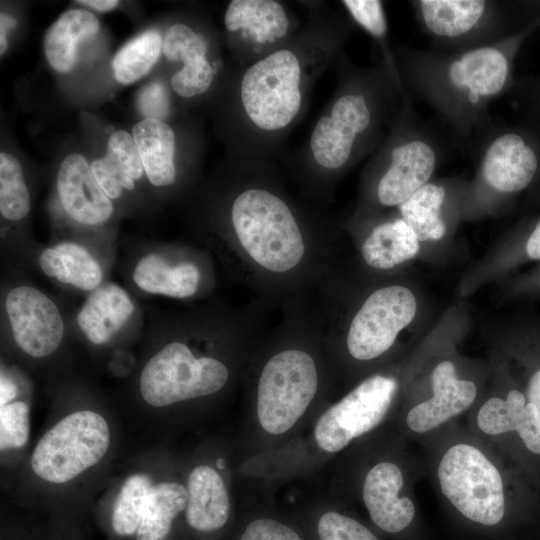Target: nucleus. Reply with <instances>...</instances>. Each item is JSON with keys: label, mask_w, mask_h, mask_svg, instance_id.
Wrapping results in <instances>:
<instances>
[{"label": "nucleus", "mask_w": 540, "mask_h": 540, "mask_svg": "<svg viewBox=\"0 0 540 540\" xmlns=\"http://www.w3.org/2000/svg\"><path fill=\"white\" fill-rule=\"evenodd\" d=\"M324 343H337L357 362L380 358L415 318L412 290L397 282L360 281L338 262L317 287Z\"/></svg>", "instance_id": "39448f33"}, {"label": "nucleus", "mask_w": 540, "mask_h": 540, "mask_svg": "<svg viewBox=\"0 0 540 540\" xmlns=\"http://www.w3.org/2000/svg\"><path fill=\"white\" fill-rule=\"evenodd\" d=\"M138 107L145 118L164 120L171 111V102L166 87L160 82L149 83L138 95Z\"/></svg>", "instance_id": "c9c22d12"}, {"label": "nucleus", "mask_w": 540, "mask_h": 540, "mask_svg": "<svg viewBox=\"0 0 540 540\" xmlns=\"http://www.w3.org/2000/svg\"><path fill=\"white\" fill-rule=\"evenodd\" d=\"M77 3L89 6L97 11L104 12L113 10L120 3L117 0H80Z\"/></svg>", "instance_id": "79ce46f5"}, {"label": "nucleus", "mask_w": 540, "mask_h": 540, "mask_svg": "<svg viewBox=\"0 0 540 540\" xmlns=\"http://www.w3.org/2000/svg\"><path fill=\"white\" fill-rule=\"evenodd\" d=\"M29 436V408L22 401L10 402L0 409L1 450L20 448Z\"/></svg>", "instance_id": "473e14b6"}, {"label": "nucleus", "mask_w": 540, "mask_h": 540, "mask_svg": "<svg viewBox=\"0 0 540 540\" xmlns=\"http://www.w3.org/2000/svg\"><path fill=\"white\" fill-rule=\"evenodd\" d=\"M317 531L320 540H378L358 521L333 511L321 516Z\"/></svg>", "instance_id": "f704fd0d"}, {"label": "nucleus", "mask_w": 540, "mask_h": 540, "mask_svg": "<svg viewBox=\"0 0 540 540\" xmlns=\"http://www.w3.org/2000/svg\"><path fill=\"white\" fill-rule=\"evenodd\" d=\"M100 30L97 17L89 11L72 9L63 12L46 31L43 50L50 67L59 72H70L76 62L79 43Z\"/></svg>", "instance_id": "a878e982"}, {"label": "nucleus", "mask_w": 540, "mask_h": 540, "mask_svg": "<svg viewBox=\"0 0 540 540\" xmlns=\"http://www.w3.org/2000/svg\"><path fill=\"white\" fill-rule=\"evenodd\" d=\"M352 28L348 16L316 6L288 42L238 67L228 108L234 159L273 161L307 110L317 80L344 53Z\"/></svg>", "instance_id": "f03ea898"}, {"label": "nucleus", "mask_w": 540, "mask_h": 540, "mask_svg": "<svg viewBox=\"0 0 540 540\" xmlns=\"http://www.w3.org/2000/svg\"><path fill=\"white\" fill-rule=\"evenodd\" d=\"M109 444V426L100 414L74 412L42 436L32 453L31 467L45 481L65 483L97 464Z\"/></svg>", "instance_id": "9b49d317"}, {"label": "nucleus", "mask_w": 540, "mask_h": 540, "mask_svg": "<svg viewBox=\"0 0 540 540\" xmlns=\"http://www.w3.org/2000/svg\"><path fill=\"white\" fill-rule=\"evenodd\" d=\"M17 394L16 386L5 376H1V407L10 403Z\"/></svg>", "instance_id": "a19ab883"}, {"label": "nucleus", "mask_w": 540, "mask_h": 540, "mask_svg": "<svg viewBox=\"0 0 540 540\" xmlns=\"http://www.w3.org/2000/svg\"><path fill=\"white\" fill-rule=\"evenodd\" d=\"M341 227L355 237L360 258L372 273L390 271L420 251L416 234L398 213L351 216Z\"/></svg>", "instance_id": "2eb2a0df"}, {"label": "nucleus", "mask_w": 540, "mask_h": 540, "mask_svg": "<svg viewBox=\"0 0 540 540\" xmlns=\"http://www.w3.org/2000/svg\"><path fill=\"white\" fill-rule=\"evenodd\" d=\"M163 38L156 30H147L126 43L112 60V72L121 84H131L156 64L162 53Z\"/></svg>", "instance_id": "c756f323"}, {"label": "nucleus", "mask_w": 540, "mask_h": 540, "mask_svg": "<svg viewBox=\"0 0 540 540\" xmlns=\"http://www.w3.org/2000/svg\"><path fill=\"white\" fill-rule=\"evenodd\" d=\"M477 158L476 177L467 189L463 211H493L504 197L518 193L535 178L540 153L526 131L494 123L472 143Z\"/></svg>", "instance_id": "0eeeda50"}, {"label": "nucleus", "mask_w": 540, "mask_h": 540, "mask_svg": "<svg viewBox=\"0 0 540 540\" xmlns=\"http://www.w3.org/2000/svg\"><path fill=\"white\" fill-rule=\"evenodd\" d=\"M56 188L65 213L79 224L102 225L113 215L111 199L100 188L90 164L81 154L72 153L62 160Z\"/></svg>", "instance_id": "f3484780"}, {"label": "nucleus", "mask_w": 540, "mask_h": 540, "mask_svg": "<svg viewBox=\"0 0 540 540\" xmlns=\"http://www.w3.org/2000/svg\"><path fill=\"white\" fill-rule=\"evenodd\" d=\"M203 226L231 277L269 309L308 298L337 263L341 226L293 196L273 161L234 159Z\"/></svg>", "instance_id": "f257e3e1"}, {"label": "nucleus", "mask_w": 540, "mask_h": 540, "mask_svg": "<svg viewBox=\"0 0 540 540\" xmlns=\"http://www.w3.org/2000/svg\"><path fill=\"white\" fill-rule=\"evenodd\" d=\"M397 390L392 376L375 374L363 380L318 419L314 436L319 447L337 452L371 431L385 417Z\"/></svg>", "instance_id": "ddd939ff"}, {"label": "nucleus", "mask_w": 540, "mask_h": 540, "mask_svg": "<svg viewBox=\"0 0 540 540\" xmlns=\"http://www.w3.org/2000/svg\"><path fill=\"white\" fill-rule=\"evenodd\" d=\"M132 137L149 182L157 187L174 185L178 169L173 129L164 120L144 118L133 126Z\"/></svg>", "instance_id": "393cba45"}, {"label": "nucleus", "mask_w": 540, "mask_h": 540, "mask_svg": "<svg viewBox=\"0 0 540 540\" xmlns=\"http://www.w3.org/2000/svg\"><path fill=\"white\" fill-rule=\"evenodd\" d=\"M403 475L392 462H381L370 469L363 485V501L372 521L388 533L407 528L415 517V505L400 497Z\"/></svg>", "instance_id": "412c9836"}, {"label": "nucleus", "mask_w": 540, "mask_h": 540, "mask_svg": "<svg viewBox=\"0 0 540 540\" xmlns=\"http://www.w3.org/2000/svg\"><path fill=\"white\" fill-rule=\"evenodd\" d=\"M162 53L167 60L182 66L170 79L172 90L183 99L207 93L218 72V65L209 59L206 36L188 24H172L165 32Z\"/></svg>", "instance_id": "dca6fc26"}, {"label": "nucleus", "mask_w": 540, "mask_h": 540, "mask_svg": "<svg viewBox=\"0 0 540 540\" xmlns=\"http://www.w3.org/2000/svg\"><path fill=\"white\" fill-rule=\"evenodd\" d=\"M30 211V194L19 160L0 153V212L10 221L24 219Z\"/></svg>", "instance_id": "7c9ffc66"}, {"label": "nucleus", "mask_w": 540, "mask_h": 540, "mask_svg": "<svg viewBox=\"0 0 540 540\" xmlns=\"http://www.w3.org/2000/svg\"><path fill=\"white\" fill-rule=\"evenodd\" d=\"M341 5L345 8L350 20L373 39L381 55L380 61L386 66L401 91L408 94L399 73L394 49L389 42L383 2L379 0H344L341 1Z\"/></svg>", "instance_id": "c85d7f7f"}, {"label": "nucleus", "mask_w": 540, "mask_h": 540, "mask_svg": "<svg viewBox=\"0 0 540 540\" xmlns=\"http://www.w3.org/2000/svg\"><path fill=\"white\" fill-rule=\"evenodd\" d=\"M230 367L222 358L197 355L188 342L174 339L145 364L140 393L154 407L209 396L229 382Z\"/></svg>", "instance_id": "1a4fd4ad"}, {"label": "nucleus", "mask_w": 540, "mask_h": 540, "mask_svg": "<svg viewBox=\"0 0 540 540\" xmlns=\"http://www.w3.org/2000/svg\"><path fill=\"white\" fill-rule=\"evenodd\" d=\"M105 155L133 181L140 180L145 174L134 139L125 130H117L110 134Z\"/></svg>", "instance_id": "72a5a7b5"}, {"label": "nucleus", "mask_w": 540, "mask_h": 540, "mask_svg": "<svg viewBox=\"0 0 540 540\" xmlns=\"http://www.w3.org/2000/svg\"><path fill=\"white\" fill-rule=\"evenodd\" d=\"M526 253L529 258L540 259V220L530 234L526 243Z\"/></svg>", "instance_id": "58836bf2"}, {"label": "nucleus", "mask_w": 540, "mask_h": 540, "mask_svg": "<svg viewBox=\"0 0 540 540\" xmlns=\"http://www.w3.org/2000/svg\"><path fill=\"white\" fill-rule=\"evenodd\" d=\"M433 395L411 408L406 417L410 430L426 433L469 408L477 396L474 382L459 379L453 362H439L431 375Z\"/></svg>", "instance_id": "6ab92c4d"}, {"label": "nucleus", "mask_w": 540, "mask_h": 540, "mask_svg": "<svg viewBox=\"0 0 540 540\" xmlns=\"http://www.w3.org/2000/svg\"><path fill=\"white\" fill-rule=\"evenodd\" d=\"M332 97L290 164L300 196L324 207L339 181L384 140L404 94L386 66L355 65L345 53L337 62Z\"/></svg>", "instance_id": "7ed1b4c3"}, {"label": "nucleus", "mask_w": 540, "mask_h": 540, "mask_svg": "<svg viewBox=\"0 0 540 540\" xmlns=\"http://www.w3.org/2000/svg\"><path fill=\"white\" fill-rule=\"evenodd\" d=\"M134 283L142 291L177 299L197 296L208 287L205 262L196 256L168 258L160 253H149L136 264Z\"/></svg>", "instance_id": "a211bd4d"}, {"label": "nucleus", "mask_w": 540, "mask_h": 540, "mask_svg": "<svg viewBox=\"0 0 540 540\" xmlns=\"http://www.w3.org/2000/svg\"><path fill=\"white\" fill-rule=\"evenodd\" d=\"M5 311L18 347L31 357L52 354L64 336V322L52 299L29 285L12 288L5 299Z\"/></svg>", "instance_id": "4468645a"}, {"label": "nucleus", "mask_w": 540, "mask_h": 540, "mask_svg": "<svg viewBox=\"0 0 540 540\" xmlns=\"http://www.w3.org/2000/svg\"><path fill=\"white\" fill-rule=\"evenodd\" d=\"M433 49L462 52L502 41L514 32L513 4L496 0L410 1Z\"/></svg>", "instance_id": "6e6552de"}, {"label": "nucleus", "mask_w": 540, "mask_h": 540, "mask_svg": "<svg viewBox=\"0 0 540 540\" xmlns=\"http://www.w3.org/2000/svg\"><path fill=\"white\" fill-rule=\"evenodd\" d=\"M145 474L130 476L123 484L112 513V527L120 536L137 532L146 498L152 488Z\"/></svg>", "instance_id": "2f4dec72"}, {"label": "nucleus", "mask_w": 540, "mask_h": 540, "mask_svg": "<svg viewBox=\"0 0 540 540\" xmlns=\"http://www.w3.org/2000/svg\"><path fill=\"white\" fill-rule=\"evenodd\" d=\"M187 489L178 483L152 486L142 511L137 540H165L175 517L186 508Z\"/></svg>", "instance_id": "cd10ccee"}, {"label": "nucleus", "mask_w": 540, "mask_h": 540, "mask_svg": "<svg viewBox=\"0 0 540 540\" xmlns=\"http://www.w3.org/2000/svg\"><path fill=\"white\" fill-rule=\"evenodd\" d=\"M437 475L442 493L464 517L485 526L503 519V479L481 450L466 443L451 446L439 462Z\"/></svg>", "instance_id": "9d476101"}, {"label": "nucleus", "mask_w": 540, "mask_h": 540, "mask_svg": "<svg viewBox=\"0 0 540 540\" xmlns=\"http://www.w3.org/2000/svg\"><path fill=\"white\" fill-rule=\"evenodd\" d=\"M223 22L232 54L240 66L281 47L303 25L288 5L278 0H232Z\"/></svg>", "instance_id": "f8f14e48"}, {"label": "nucleus", "mask_w": 540, "mask_h": 540, "mask_svg": "<svg viewBox=\"0 0 540 540\" xmlns=\"http://www.w3.org/2000/svg\"><path fill=\"white\" fill-rule=\"evenodd\" d=\"M17 20L11 15L2 12L0 14V39H7V32L13 29Z\"/></svg>", "instance_id": "37998d69"}, {"label": "nucleus", "mask_w": 540, "mask_h": 540, "mask_svg": "<svg viewBox=\"0 0 540 540\" xmlns=\"http://www.w3.org/2000/svg\"><path fill=\"white\" fill-rule=\"evenodd\" d=\"M134 308L124 288L115 283L101 284L84 301L77 314V324L92 344L102 345L124 327Z\"/></svg>", "instance_id": "4be33fe9"}, {"label": "nucleus", "mask_w": 540, "mask_h": 540, "mask_svg": "<svg viewBox=\"0 0 540 540\" xmlns=\"http://www.w3.org/2000/svg\"><path fill=\"white\" fill-rule=\"evenodd\" d=\"M477 425L488 435L516 431L529 451L540 454V415L519 390H510L505 399L486 400L478 411Z\"/></svg>", "instance_id": "5701e85b"}, {"label": "nucleus", "mask_w": 540, "mask_h": 540, "mask_svg": "<svg viewBox=\"0 0 540 540\" xmlns=\"http://www.w3.org/2000/svg\"><path fill=\"white\" fill-rule=\"evenodd\" d=\"M186 521L200 532L220 529L228 520L230 502L221 476L211 467L194 468L187 482Z\"/></svg>", "instance_id": "b1692460"}, {"label": "nucleus", "mask_w": 540, "mask_h": 540, "mask_svg": "<svg viewBox=\"0 0 540 540\" xmlns=\"http://www.w3.org/2000/svg\"><path fill=\"white\" fill-rule=\"evenodd\" d=\"M39 265L45 275L79 290L93 291L103 279L98 261L81 245L66 241L44 249Z\"/></svg>", "instance_id": "bb28decb"}, {"label": "nucleus", "mask_w": 540, "mask_h": 540, "mask_svg": "<svg viewBox=\"0 0 540 540\" xmlns=\"http://www.w3.org/2000/svg\"><path fill=\"white\" fill-rule=\"evenodd\" d=\"M92 173L100 188L110 199H118L123 193V187L117 179L108 171L101 158H96L90 163Z\"/></svg>", "instance_id": "4c0bfd02"}, {"label": "nucleus", "mask_w": 540, "mask_h": 540, "mask_svg": "<svg viewBox=\"0 0 540 540\" xmlns=\"http://www.w3.org/2000/svg\"><path fill=\"white\" fill-rule=\"evenodd\" d=\"M527 399L528 402L536 406L540 415V369L530 378L527 387Z\"/></svg>", "instance_id": "ea45409f"}, {"label": "nucleus", "mask_w": 540, "mask_h": 540, "mask_svg": "<svg viewBox=\"0 0 540 540\" xmlns=\"http://www.w3.org/2000/svg\"><path fill=\"white\" fill-rule=\"evenodd\" d=\"M448 155L447 141L417 113L411 96L402 98L384 140L362 170L351 216L398 208L431 181Z\"/></svg>", "instance_id": "423d86ee"}, {"label": "nucleus", "mask_w": 540, "mask_h": 540, "mask_svg": "<svg viewBox=\"0 0 540 540\" xmlns=\"http://www.w3.org/2000/svg\"><path fill=\"white\" fill-rule=\"evenodd\" d=\"M468 187L461 181H430L418 189L398 208V214L420 242L437 241L447 233L449 218Z\"/></svg>", "instance_id": "aec40b11"}, {"label": "nucleus", "mask_w": 540, "mask_h": 540, "mask_svg": "<svg viewBox=\"0 0 540 540\" xmlns=\"http://www.w3.org/2000/svg\"><path fill=\"white\" fill-rule=\"evenodd\" d=\"M240 540H301L290 527L272 520L258 519L245 529Z\"/></svg>", "instance_id": "e433bc0d"}, {"label": "nucleus", "mask_w": 540, "mask_h": 540, "mask_svg": "<svg viewBox=\"0 0 540 540\" xmlns=\"http://www.w3.org/2000/svg\"><path fill=\"white\" fill-rule=\"evenodd\" d=\"M527 32L462 52L398 45L403 85L436 112L457 142L472 145L494 123L490 103L511 85L513 60Z\"/></svg>", "instance_id": "20e7f679"}]
</instances>
